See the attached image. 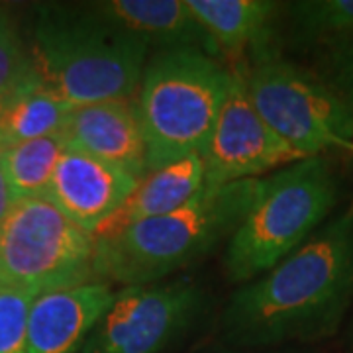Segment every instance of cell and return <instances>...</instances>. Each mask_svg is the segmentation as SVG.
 Wrapping results in <instances>:
<instances>
[{
	"label": "cell",
	"instance_id": "1",
	"mask_svg": "<svg viewBox=\"0 0 353 353\" xmlns=\"http://www.w3.org/2000/svg\"><path fill=\"white\" fill-rule=\"evenodd\" d=\"M352 296L353 216L345 214L238 290L222 328L241 345L312 340L336 330Z\"/></svg>",
	"mask_w": 353,
	"mask_h": 353
},
{
	"label": "cell",
	"instance_id": "2",
	"mask_svg": "<svg viewBox=\"0 0 353 353\" xmlns=\"http://www.w3.org/2000/svg\"><path fill=\"white\" fill-rule=\"evenodd\" d=\"M259 179L204 189L171 214L141 220L94 238V281L143 287L194 263L230 240L257 194Z\"/></svg>",
	"mask_w": 353,
	"mask_h": 353
},
{
	"label": "cell",
	"instance_id": "3",
	"mask_svg": "<svg viewBox=\"0 0 353 353\" xmlns=\"http://www.w3.org/2000/svg\"><path fill=\"white\" fill-rule=\"evenodd\" d=\"M148 46L90 8H41L32 61L41 85L69 108L136 99Z\"/></svg>",
	"mask_w": 353,
	"mask_h": 353
},
{
	"label": "cell",
	"instance_id": "4",
	"mask_svg": "<svg viewBox=\"0 0 353 353\" xmlns=\"http://www.w3.org/2000/svg\"><path fill=\"white\" fill-rule=\"evenodd\" d=\"M230 71L199 50H163L145 63L136 92L148 171L201 155L224 101Z\"/></svg>",
	"mask_w": 353,
	"mask_h": 353
},
{
	"label": "cell",
	"instance_id": "5",
	"mask_svg": "<svg viewBox=\"0 0 353 353\" xmlns=\"http://www.w3.org/2000/svg\"><path fill=\"white\" fill-rule=\"evenodd\" d=\"M336 201L338 181L322 155L259 179L248 214L228 240V279L252 281L273 269L314 234Z\"/></svg>",
	"mask_w": 353,
	"mask_h": 353
},
{
	"label": "cell",
	"instance_id": "6",
	"mask_svg": "<svg viewBox=\"0 0 353 353\" xmlns=\"http://www.w3.org/2000/svg\"><path fill=\"white\" fill-rule=\"evenodd\" d=\"M240 73L265 124L303 157L352 143L353 112L324 79L290 63L271 46L253 51L252 63Z\"/></svg>",
	"mask_w": 353,
	"mask_h": 353
},
{
	"label": "cell",
	"instance_id": "7",
	"mask_svg": "<svg viewBox=\"0 0 353 353\" xmlns=\"http://www.w3.org/2000/svg\"><path fill=\"white\" fill-rule=\"evenodd\" d=\"M94 250V236L51 199L18 201L0 226V283L32 296L97 283Z\"/></svg>",
	"mask_w": 353,
	"mask_h": 353
},
{
	"label": "cell",
	"instance_id": "8",
	"mask_svg": "<svg viewBox=\"0 0 353 353\" xmlns=\"http://www.w3.org/2000/svg\"><path fill=\"white\" fill-rule=\"evenodd\" d=\"M201 287L179 279L161 287H126L90 330L81 353H159L202 308Z\"/></svg>",
	"mask_w": 353,
	"mask_h": 353
},
{
	"label": "cell",
	"instance_id": "9",
	"mask_svg": "<svg viewBox=\"0 0 353 353\" xmlns=\"http://www.w3.org/2000/svg\"><path fill=\"white\" fill-rule=\"evenodd\" d=\"M201 157L208 185L259 179L279 165L306 159L279 138L253 108L240 69L230 71V85Z\"/></svg>",
	"mask_w": 353,
	"mask_h": 353
},
{
	"label": "cell",
	"instance_id": "10",
	"mask_svg": "<svg viewBox=\"0 0 353 353\" xmlns=\"http://www.w3.org/2000/svg\"><path fill=\"white\" fill-rule=\"evenodd\" d=\"M61 136L69 150L118 167L136 179L148 173V145L136 99L71 106Z\"/></svg>",
	"mask_w": 353,
	"mask_h": 353
},
{
	"label": "cell",
	"instance_id": "11",
	"mask_svg": "<svg viewBox=\"0 0 353 353\" xmlns=\"http://www.w3.org/2000/svg\"><path fill=\"white\" fill-rule=\"evenodd\" d=\"M138 181L118 167L67 148L51 181L50 199L77 226L94 236L128 201Z\"/></svg>",
	"mask_w": 353,
	"mask_h": 353
},
{
	"label": "cell",
	"instance_id": "12",
	"mask_svg": "<svg viewBox=\"0 0 353 353\" xmlns=\"http://www.w3.org/2000/svg\"><path fill=\"white\" fill-rule=\"evenodd\" d=\"M114 296L108 283H88L36 296L28 318V353H81Z\"/></svg>",
	"mask_w": 353,
	"mask_h": 353
},
{
	"label": "cell",
	"instance_id": "13",
	"mask_svg": "<svg viewBox=\"0 0 353 353\" xmlns=\"http://www.w3.org/2000/svg\"><path fill=\"white\" fill-rule=\"evenodd\" d=\"M88 8L148 48L199 50L212 57L218 55L214 41L190 12L187 0H104L88 4Z\"/></svg>",
	"mask_w": 353,
	"mask_h": 353
},
{
	"label": "cell",
	"instance_id": "14",
	"mask_svg": "<svg viewBox=\"0 0 353 353\" xmlns=\"http://www.w3.org/2000/svg\"><path fill=\"white\" fill-rule=\"evenodd\" d=\"M204 185L206 173L201 155H189L175 163L152 169L139 179L128 201L99 228L94 238H106L130 224L171 214L192 201Z\"/></svg>",
	"mask_w": 353,
	"mask_h": 353
},
{
	"label": "cell",
	"instance_id": "15",
	"mask_svg": "<svg viewBox=\"0 0 353 353\" xmlns=\"http://www.w3.org/2000/svg\"><path fill=\"white\" fill-rule=\"evenodd\" d=\"M187 6L218 53L232 57L269 46V28L279 8L271 0H187Z\"/></svg>",
	"mask_w": 353,
	"mask_h": 353
},
{
	"label": "cell",
	"instance_id": "16",
	"mask_svg": "<svg viewBox=\"0 0 353 353\" xmlns=\"http://www.w3.org/2000/svg\"><path fill=\"white\" fill-rule=\"evenodd\" d=\"M69 106L30 77L0 104V130L6 145L61 134Z\"/></svg>",
	"mask_w": 353,
	"mask_h": 353
},
{
	"label": "cell",
	"instance_id": "17",
	"mask_svg": "<svg viewBox=\"0 0 353 353\" xmlns=\"http://www.w3.org/2000/svg\"><path fill=\"white\" fill-rule=\"evenodd\" d=\"M65 150L67 143L63 136L53 134L6 145L0 152V165L12 187L16 201L50 199L51 181Z\"/></svg>",
	"mask_w": 353,
	"mask_h": 353
},
{
	"label": "cell",
	"instance_id": "18",
	"mask_svg": "<svg viewBox=\"0 0 353 353\" xmlns=\"http://www.w3.org/2000/svg\"><path fill=\"white\" fill-rule=\"evenodd\" d=\"M299 38L334 50L353 41V0H304L289 6Z\"/></svg>",
	"mask_w": 353,
	"mask_h": 353
},
{
	"label": "cell",
	"instance_id": "19",
	"mask_svg": "<svg viewBox=\"0 0 353 353\" xmlns=\"http://www.w3.org/2000/svg\"><path fill=\"white\" fill-rule=\"evenodd\" d=\"M32 75V53L26 51L10 12L0 8V104Z\"/></svg>",
	"mask_w": 353,
	"mask_h": 353
},
{
	"label": "cell",
	"instance_id": "20",
	"mask_svg": "<svg viewBox=\"0 0 353 353\" xmlns=\"http://www.w3.org/2000/svg\"><path fill=\"white\" fill-rule=\"evenodd\" d=\"M36 296L0 287V353H28V318Z\"/></svg>",
	"mask_w": 353,
	"mask_h": 353
},
{
	"label": "cell",
	"instance_id": "21",
	"mask_svg": "<svg viewBox=\"0 0 353 353\" xmlns=\"http://www.w3.org/2000/svg\"><path fill=\"white\" fill-rule=\"evenodd\" d=\"M326 83L353 112V41L328 51Z\"/></svg>",
	"mask_w": 353,
	"mask_h": 353
},
{
	"label": "cell",
	"instance_id": "22",
	"mask_svg": "<svg viewBox=\"0 0 353 353\" xmlns=\"http://www.w3.org/2000/svg\"><path fill=\"white\" fill-rule=\"evenodd\" d=\"M16 196H14L12 187H10V183H8V179H6V173H4V169H2V165H0V226L4 224V220L8 218L10 214V210L14 208V204H16Z\"/></svg>",
	"mask_w": 353,
	"mask_h": 353
},
{
	"label": "cell",
	"instance_id": "23",
	"mask_svg": "<svg viewBox=\"0 0 353 353\" xmlns=\"http://www.w3.org/2000/svg\"><path fill=\"white\" fill-rule=\"evenodd\" d=\"M6 148V141H4V136H2V130H0V152Z\"/></svg>",
	"mask_w": 353,
	"mask_h": 353
},
{
	"label": "cell",
	"instance_id": "24",
	"mask_svg": "<svg viewBox=\"0 0 353 353\" xmlns=\"http://www.w3.org/2000/svg\"><path fill=\"white\" fill-rule=\"evenodd\" d=\"M347 150H350V152L353 153V141H352V143H350V145H347ZM347 214L353 216V204H352V208H350V212H347Z\"/></svg>",
	"mask_w": 353,
	"mask_h": 353
},
{
	"label": "cell",
	"instance_id": "25",
	"mask_svg": "<svg viewBox=\"0 0 353 353\" xmlns=\"http://www.w3.org/2000/svg\"><path fill=\"white\" fill-rule=\"evenodd\" d=\"M0 287H2V283H0Z\"/></svg>",
	"mask_w": 353,
	"mask_h": 353
}]
</instances>
